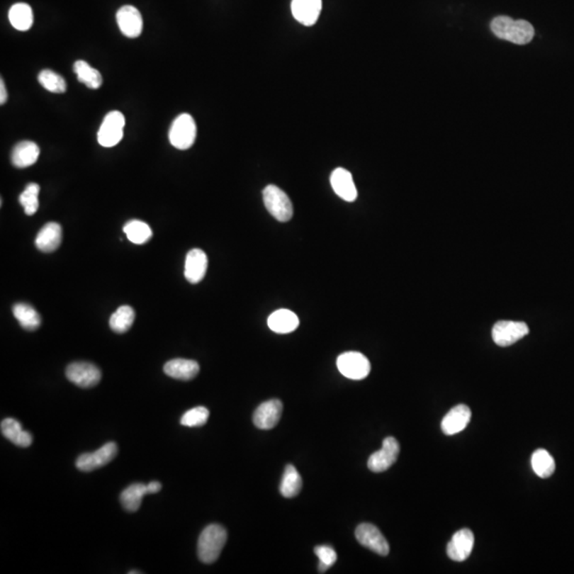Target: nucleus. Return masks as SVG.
Wrapping results in <instances>:
<instances>
[{"instance_id": "nucleus-6", "label": "nucleus", "mask_w": 574, "mask_h": 574, "mask_svg": "<svg viewBox=\"0 0 574 574\" xmlns=\"http://www.w3.org/2000/svg\"><path fill=\"white\" fill-rule=\"evenodd\" d=\"M336 364L340 373L351 380H363L371 370L369 359L355 351L342 353L337 357Z\"/></svg>"}, {"instance_id": "nucleus-19", "label": "nucleus", "mask_w": 574, "mask_h": 574, "mask_svg": "<svg viewBox=\"0 0 574 574\" xmlns=\"http://www.w3.org/2000/svg\"><path fill=\"white\" fill-rule=\"evenodd\" d=\"M40 157V147L31 140H23L15 145L11 154V161L17 168L33 165Z\"/></svg>"}, {"instance_id": "nucleus-7", "label": "nucleus", "mask_w": 574, "mask_h": 574, "mask_svg": "<svg viewBox=\"0 0 574 574\" xmlns=\"http://www.w3.org/2000/svg\"><path fill=\"white\" fill-rule=\"evenodd\" d=\"M529 332V327L522 321L501 320L493 325L491 335L497 346L508 347L522 339Z\"/></svg>"}, {"instance_id": "nucleus-11", "label": "nucleus", "mask_w": 574, "mask_h": 574, "mask_svg": "<svg viewBox=\"0 0 574 574\" xmlns=\"http://www.w3.org/2000/svg\"><path fill=\"white\" fill-rule=\"evenodd\" d=\"M355 537L361 546L376 554L386 556L389 553V544L378 527L370 523H361L355 529Z\"/></svg>"}, {"instance_id": "nucleus-29", "label": "nucleus", "mask_w": 574, "mask_h": 574, "mask_svg": "<svg viewBox=\"0 0 574 574\" xmlns=\"http://www.w3.org/2000/svg\"><path fill=\"white\" fill-rule=\"evenodd\" d=\"M531 467H533L534 472L537 474L539 478H546L552 475L555 471V461L552 455L544 450V449H538L531 455Z\"/></svg>"}, {"instance_id": "nucleus-5", "label": "nucleus", "mask_w": 574, "mask_h": 574, "mask_svg": "<svg viewBox=\"0 0 574 574\" xmlns=\"http://www.w3.org/2000/svg\"><path fill=\"white\" fill-rule=\"evenodd\" d=\"M125 118L119 111H112L104 116L97 133L98 142L102 147L116 146L123 137Z\"/></svg>"}, {"instance_id": "nucleus-13", "label": "nucleus", "mask_w": 574, "mask_h": 574, "mask_svg": "<svg viewBox=\"0 0 574 574\" xmlns=\"http://www.w3.org/2000/svg\"><path fill=\"white\" fill-rule=\"evenodd\" d=\"M116 21L123 35L135 38L142 34V17L133 6H123L117 11Z\"/></svg>"}, {"instance_id": "nucleus-28", "label": "nucleus", "mask_w": 574, "mask_h": 574, "mask_svg": "<svg viewBox=\"0 0 574 574\" xmlns=\"http://www.w3.org/2000/svg\"><path fill=\"white\" fill-rule=\"evenodd\" d=\"M302 488V478L293 465H287L281 480L280 491L283 497H293Z\"/></svg>"}, {"instance_id": "nucleus-24", "label": "nucleus", "mask_w": 574, "mask_h": 574, "mask_svg": "<svg viewBox=\"0 0 574 574\" xmlns=\"http://www.w3.org/2000/svg\"><path fill=\"white\" fill-rule=\"evenodd\" d=\"M9 21L18 31H27L33 25V11L29 4L18 2L9 11Z\"/></svg>"}, {"instance_id": "nucleus-23", "label": "nucleus", "mask_w": 574, "mask_h": 574, "mask_svg": "<svg viewBox=\"0 0 574 574\" xmlns=\"http://www.w3.org/2000/svg\"><path fill=\"white\" fill-rule=\"evenodd\" d=\"M1 433L6 439L21 448H27L31 446L32 435L29 432L25 431L21 423L13 418H6L1 421Z\"/></svg>"}, {"instance_id": "nucleus-16", "label": "nucleus", "mask_w": 574, "mask_h": 574, "mask_svg": "<svg viewBox=\"0 0 574 574\" xmlns=\"http://www.w3.org/2000/svg\"><path fill=\"white\" fill-rule=\"evenodd\" d=\"M322 10V0H293L291 13L296 21L302 25H315Z\"/></svg>"}, {"instance_id": "nucleus-30", "label": "nucleus", "mask_w": 574, "mask_h": 574, "mask_svg": "<svg viewBox=\"0 0 574 574\" xmlns=\"http://www.w3.org/2000/svg\"><path fill=\"white\" fill-rule=\"evenodd\" d=\"M123 232L127 235L128 240L135 244H146L152 237L151 227L144 221L136 219L128 221L123 227Z\"/></svg>"}, {"instance_id": "nucleus-3", "label": "nucleus", "mask_w": 574, "mask_h": 574, "mask_svg": "<svg viewBox=\"0 0 574 574\" xmlns=\"http://www.w3.org/2000/svg\"><path fill=\"white\" fill-rule=\"evenodd\" d=\"M264 203L268 212L281 223L289 221L293 215V204L285 191L276 185H267L263 191Z\"/></svg>"}, {"instance_id": "nucleus-25", "label": "nucleus", "mask_w": 574, "mask_h": 574, "mask_svg": "<svg viewBox=\"0 0 574 574\" xmlns=\"http://www.w3.org/2000/svg\"><path fill=\"white\" fill-rule=\"evenodd\" d=\"M148 485L135 483L130 485L121 493L120 502L128 512H136L142 505V497L148 495Z\"/></svg>"}, {"instance_id": "nucleus-36", "label": "nucleus", "mask_w": 574, "mask_h": 574, "mask_svg": "<svg viewBox=\"0 0 574 574\" xmlns=\"http://www.w3.org/2000/svg\"><path fill=\"white\" fill-rule=\"evenodd\" d=\"M8 99V93H6V85H4V79L0 80V103L4 104Z\"/></svg>"}, {"instance_id": "nucleus-1", "label": "nucleus", "mask_w": 574, "mask_h": 574, "mask_svg": "<svg viewBox=\"0 0 574 574\" xmlns=\"http://www.w3.org/2000/svg\"><path fill=\"white\" fill-rule=\"evenodd\" d=\"M490 28L497 38L514 44H527L535 35V30L529 21L523 19L514 21L508 16L495 17L491 21Z\"/></svg>"}, {"instance_id": "nucleus-18", "label": "nucleus", "mask_w": 574, "mask_h": 574, "mask_svg": "<svg viewBox=\"0 0 574 574\" xmlns=\"http://www.w3.org/2000/svg\"><path fill=\"white\" fill-rule=\"evenodd\" d=\"M208 269V257L201 249L189 251L185 259L184 276L189 283L197 284L204 278Z\"/></svg>"}, {"instance_id": "nucleus-31", "label": "nucleus", "mask_w": 574, "mask_h": 574, "mask_svg": "<svg viewBox=\"0 0 574 574\" xmlns=\"http://www.w3.org/2000/svg\"><path fill=\"white\" fill-rule=\"evenodd\" d=\"M135 318L133 308L129 305H123L113 313L110 318V327L116 333H125L132 327Z\"/></svg>"}, {"instance_id": "nucleus-35", "label": "nucleus", "mask_w": 574, "mask_h": 574, "mask_svg": "<svg viewBox=\"0 0 574 574\" xmlns=\"http://www.w3.org/2000/svg\"><path fill=\"white\" fill-rule=\"evenodd\" d=\"M315 554L319 558V572L323 573L332 567L337 561L335 550L330 546H318L315 548Z\"/></svg>"}, {"instance_id": "nucleus-26", "label": "nucleus", "mask_w": 574, "mask_h": 574, "mask_svg": "<svg viewBox=\"0 0 574 574\" xmlns=\"http://www.w3.org/2000/svg\"><path fill=\"white\" fill-rule=\"evenodd\" d=\"M13 314L18 321L19 325L27 330V331H34L38 329L40 325V314L36 312L35 308H32L30 304L17 303L13 306Z\"/></svg>"}, {"instance_id": "nucleus-33", "label": "nucleus", "mask_w": 574, "mask_h": 574, "mask_svg": "<svg viewBox=\"0 0 574 574\" xmlns=\"http://www.w3.org/2000/svg\"><path fill=\"white\" fill-rule=\"evenodd\" d=\"M38 193H40V185L36 183H29L19 196V203L23 206L26 214L29 216L35 214L36 210H38V206H40Z\"/></svg>"}, {"instance_id": "nucleus-27", "label": "nucleus", "mask_w": 574, "mask_h": 574, "mask_svg": "<svg viewBox=\"0 0 574 574\" xmlns=\"http://www.w3.org/2000/svg\"><path fill=\"white\" fill-rule=\"evenodd\" d=\"M74 74L78 77L79 82L86 85L89 89H98L102 85V76L97 69L91 67L87 62L77 61L74 64Z\"/></svg>"}, {"instance_id": "nucleus-17", "label": "nucleus", "mask_w": 574, "mask_h": 574, "mask_svg": "<svg viewBox=\"0 0 574 574\" xmlns=\"http://www.w3.org/2000/svg\"><path fill=\"white\" fill-rule=\"evenodd\" d=\"M471 410L467 405L459 404L449 410L441 421V429L446 435H454L463 431L469 424Z\"/></svg>"}, {"instance_id": "nucleus-15", "label": "nucleus", "mask_w": 574, "mask_h": 574, "mask_svg": "<svg viewBox=\"0 0 574 574\" xmlns=\"http://www.w3.org/2000/svg\"><path fill=\"white\" fill-rule=\"evenodd\" d=\"M330 181L332 188L338 197L348 202H353L356 199L357 189L350 171L344 168H336L332 172Z\"/></svg>"}, {"instance_id": "nucleus-37", "label": "nucleus", "mask_w": 574, "mask_h": 574, "mask_svg": "<svg viewBox=\"0 0 574 574\" xmlns=\"http://www.w3.org/2000/svg\"><path fill=\"white\" fill-rule=\"evenodd\" d=\"M147 485H148L149 493H157L162 489L161 483L157 482V480H153Z\"/></svg>"}, {"instance_id": "nucleus-2", "label": "nucleus", "mask_w": 574, "mask_h": 574, "mask_svg": "<svg viewBox=\"0 0 574 574\" xmlns=\"http://www.w3.org/2000/svg\"><path fill=\"white\" fill-rule=\"evenodd\" d=\"M227 531L219 524L208 525L198 539V556L204 563H213L220 556L227 542Z\"/></svg>"}, {"instance_id": "nucleus-9", "label": "nucleus", "mask_w": 574, "mask_h": 574, "mask_svg": "<svg viewBox=\"0 0 574 574\" xmlns=\"http://www.w3.org/2000/svg\"><path fill=\"white\" fill-rule=\"evenodd\" d=\"M117 444L108 442L93 453H84L77 458L76 467L80 471L89 472L103 467L115 458L117 455Z\"/></svg>"}, {"instance_id": "nucleus-34", "label": "nucleus", "mask_w": 574, "mask_h": 574, "mask_svg": "<svg viewBox=\"0 0 574 574\" xmlns=\"http://www.w3.org/2000/svg\"><path fill=\"white\" fill-rule=\"evenodd\" d=\"M208 417H210V412L208 408L204 406H197V407L187 410L181 418L180 422L184 427H202L208 422Z\"/></svg>"}, {"instance_id": "nucleus-22", "label": "nucleus", "mask_w": 574, "mask_h": 574, "mask_svg": "<svg viewBox=\"0 0 574 574\" xmlns=\"http://www.w3.org/2000/svg\"><path fill=\"white\" fill-rule=\"evenodd\" d=\"M267 323L271 331L278 334H287L295 331L299 327V318L291 310L282 308L272 313L268 317Z\"/></svg>"}, {"instance_id": "nucleus-12", "label": "nucleus", "mask_w": 574, "mask_h": 574, "mask_svg": "<svg viewBox=\"0 0 574 574\" xmlns=\"http://www.w3.org/2000/svg\"><path fill=\"white\" fill-rule=\"evenodd\" d=\"M283 404L280 400L272 399L261 403L253 414V423L261 429L276 427L282 415Z\"/></svg>"}, {"instance_id": "nucleus-21", "label": "nucleus", "mask_w": 574, "mask_h": 574, "mask_svg": "<svg viewBox=\"0 0 574 574\" xmlns=\"http://www.w3.org/2000/svg\"><path fill=\"white\" fill-rule=\"evenodd\" d=\"M62 242V227L59 223H48L38 232L35 244L43 252H53L59 248Z\"/></svg>"}, {"instance_id": "nucleus-10", "label": "nucleus", "mask_w": 574, "mask_h": 574, "mask_svg": "<svg viewBox=\"0 0 574 574\" xmlns=\"http://www.w3.org/2000/svg\"><path fill=\"white\" fill-rule=\"evenodd\" d=\"M400 453V444L393 437H386L383 440L381 450L370 455L368 468L372 472L386 471L397 461Z\"/></svg>"}, {"instance_id": "nucleus-14", "label": "nucleus", "mask_w": 574, "mask_h": 574, "mask_svg": "<svg viewBox=\"0 0 574 574\" xmlns=\"http://www.w3.org/2000/svg\"><path fill=\"white\" fill-rule=\"evenodd\" d=\"M473 546V533L470 529H463L453 535L446 546V554L452 561H463L471 554Z\"/></svg>"}, {"instance_id": "nucleus-20", "label": "nucleus", "mask_w": 574, "mask_h": 574, "mask_svg": "<svg viewBox=\"0 0 574 574\" xmlns=\"http://www.w3.org/2000/svg\"><path fill=\"white\" fill-rule=\"evenodd\" d=\"M199 370V364L193 359H174L164 366V372L168 376L181 381L193 380Z\"/></svg>"}, {"instance_id": "nucleus-4", "label": "nucleus", "mask_w": 574, "mask_h": 574, "mask_svg": "<svg viewBox=\"0 0 574 574\" xmlns=\"http://www.w3.org/2000/svg\"><path fill=\"white\" fill-rule=\"evenodd\" d=\"M168 136H169L170 144L174 148L179 149V150H186V149L191 148L197 136L195 119L191 117V115L186 114V113L179 115L172 123Z\"/></svg>"}, {"instance_id": "nucleus-32", "label": "nucleus", "mask_w": 574, "mask_h": 574, "mask_svg": "<svg viewBox=\"0 0 574 574\" xmlns=\"http://www.w3.org/2000/svg\"><path fill=\"white\" fill-rule=\"evenodd\" d=\"M38 82L51 93L62 94L66 91V81L61 74L50 69H44L38 77Z\"/></svg>"}, {"instance_id": "nucleus-38", "label": "nucleus", "mask_w": 574, "mask_h": 574, "mask_svg": "<svg viewBox=\"0 0 574 574\" xmlns=\"http://www.w3.org/2000/svg\"><path fill=\"white\" fill-rule=\"evenodd\" d=\"M129 573L130 574H132V573H140V571H131V572H129Z\"/></svg>"}, {"instance_id": "nucleus-8", "label": "nucleus", "mask_w": 574, "mask_h": 574, "mask_svg": "<svg viewBox=\"0 0 574 574\" xmlns=\"http://www.w3.org/2000/svg\"><path fill=\"white\" fill-rule=\"evenodd\" d=\"M66 378L77 386L89 388L101 380V371L97 366L87 361H76L66 368Z\"/></svg>"}]
</instances>
